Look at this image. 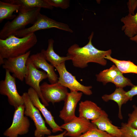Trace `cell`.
I'll use <instances>...</instances> for the list:
<instances>
[{
    "label": "cell",
    "instance_id": "4",
    "mask_svg": "<svg viewBox=\"0 0 137 137\" xmlns=\"http://www.w3.org/2000/svg\"><path fill=\"white\" fill-rule=\"evenodd\" d=\"M52 28H57L71 33L73 32L67 24L58 22L40 13L32 26L16 32L14 35L21 38L39 30Z\"/></svg>",
    "mask_w": 137,
    "mask_h": 137
},
{
    "label": "cell",
    "instance_id": "15",
    "mask_svg": "<svg viewBox=\"0 0 137 137\" xmlns=\"http://www.w3.org/2000/svg\"><path fill=\"white\" fill-rule=\"evenodd\" d=\"M29 58L36 68L41 69L47 73V78L50 84L58 82V77L55 71V67L47 62L41 52L32 54Z\"/></svg>",
    "mask_w": 137,
    "mask_h": 137
},
{
    "label": "cell",
    "instance_id": "17",
    "mask_svg": "<svg viewBox=\"0 0 137 137\" xmlns=\"http://www.w3.org/2000/svg\"><path fill=\"white\" fill-rule=\"evenodd\" d=\"M91 122L101 130L115 137H122V133L121 128L112 124L107 114L104 110L99 117Z\"/></svg>",
    "mask_w": 137,
    "mask_h": 137
},
{
    "label": "cell",
    "instance_id": "22",
    "mask_svg": "<svg viewBox=\"0 0 137 137\" xmlns=\"http://www.w3.org/2000/svg\"><path fill=\"white\" fill-rule=\"evenodd\" d=\"M20 5L0 1V23L5 19H13L16 16L14 12L19 11Z\"/></svg>",
    "mask_w": 137,
    "mask_h": 137
},
{
    "label": "cell",
    "instance_id": "33",
    "mask_svg": "<svg viewBox=\"0 0 137 137\" xmlns=\"http://www.w3.org/2000/svg\"><path fill=\"white\" fill-rule=\"evenodd\" d=\"M130 40L137 43V34L132 37L130 38Z\"/></svg>",
    "mask_w": 137,
    "mask_h": 137
},
{
    "label": "cell",
    "instance_id": "9",
    "mask_svg": "<svg viewBox=\"0 0 137 137\" xmlns=\"http://www.w3.org/2000/svg\"><path fill=\"white\" fill-rule=\"evenodd\" d=\"M31 51L20 56L5 59L3 64V68L13 74V76L21 81L25 79L28 72L26 65Z\"/></svg>",
    "mask_w": 137,
    "mask_h": 137
},
{
    "label": "cell",
    "instance_id": "12",
    "mask_svg": "<svg viewBox=\"0 0 137 137\" xmlns=\"http://www.w3.org/2000/svg\"><path fill=\"white\" fill-rule=\"evenodd\" d=\"M60 126L66 131L64 136L69 137H78L90 129L97 127L90 120L79 116Z\"/></svg>",
    "mask_w": 137,
    "mask_h": 137
},
{
    "label": "cell",
    "instance_id": "11",
    "mask_svg": "<svg viewBox=\"0 0 137 137\" xmlns=\"http://www.w3.org/2000/svg\"><path fill=\"white\" fill-rule=\"evenodd\" d=\"M40 87L43 98L48 103L64 101L68 93L67 88L58 82L49 84L44 82L40 85Z\"/></svg>",
    "mask_w": 137,
    "mask_h": 137
},
{
    "label": "cell",
    "instance_id": "18",
    "mask_svg": "<svg viewBox=\"0 0 137 137\" xmlns=\"http://www.w3.org/2000/svg\"><path fill=\"white\" fill-rule=\"evenodd\" d=\"M54 41L52 38L48 40L47 49H42L41 52L43 54L47 61L49 62L55 67L66 61L71 60L69 56H61L55 52L53 48Z\"/></svg>",
    "mask_w": 137,
    "mask_h": 137
},
{
    "label": "cell",
    "instance_id": "2",
    "mask_svg": "<svg viewBox=\"0 0 137 137\" xmlns=\"http://www.w3.org/2000/svg\"><path fill=\"white\" fill-rule=\"evenodd\" d=\"M37 41L34 33L21 38L12 35L4 39H0V64H3L5 59L26 54Z\"/></svg>",
    "mask_w": 137,
    "mask_h": 137
},
{
    "label": "cell",
    "instance_id": "10",
    "mask_svg": "<svg viewBox=\"0 0 137 137\" xmlns=\"http://www.w3.org/2000/svg\"><path fill=\"white\" fill-rule=\"evenodd\" d=\"M27 73L25 78L26 84L33 88L37 93L42 102L46 107L49 105L43 98L41 92L40 83L44 79L48 78L47 73L44 71H40L33 65L29 58L26 63Z\"/></svg>",
    "mask_w": 137,
    "mask_h": 137
},
{
    "label": "cell",
    "instance_id": "21",
    "mask_svg": "<svg viewBox=\"0 0 137 137\" xmlns=\"http://www.w3.org/2000/svg\"><path fill=\"white\" fill-rule=\"evenodd\" d=\"M121 21L124 24L122 30L127 37L130 38L137 34V12L134 15L129 13Z\"/></svg>",
    "mask_w": 137,
    "mask_h": 137
},
{
    "label": "cell",
    "instance_id": "25",
    "mask_svg": "<svg viewBox=\"0 0 137 137\" xmlns=\"http://www.w3.org/2000/svg\"><path fill=\"white\" fill-rule=\"evenodd\" d=\"M111 83L114 84L117 88H123L127 86L132 87L134 85L130 80L125 77L121 72L115 77Z\"/></svg>",
    "mask_w": 137,
    "mask_h": 137
},
{
    "label": "cell",
    "instance_id": "5",
    "mask_svg": "<svg viewBox=\"0 0 137 137\" xmlns=\"http://www.w3.org/2000/svg\"><path fill=\"white\" fill-rule=\"evenodd\" d=\"M22 96L25 106L24 115L33 120L36 127L35 136L42 137L45 135H50L51 130L46 126L40 111L33 105L27 93H23Z\"/></svg>",
    "mask_w": 137,
    "mask_h": 137
},
{
    "label": "cell",
    "instance_id": "27",
    "mask_svg": "<svg viewBox=\"0 0 137 137\" xmlns=\"http://www.w3.org/2000/svg\"><path fill=\"white\" fill-rule=\"evenodd\" d=\"M120 128L122 137H137V129L128 126L127 123H122Z\"/></svg>",
    "mask_w": 137,
    "mask_h": 137
},
{
    "label": "cell",
    "instance_id": "19",
    "mask_svg": "<svg viewBox=\"0 0 137 137\" xmlns=\"http://www.w3.org/2000/svg\"><path fill=\"white\" fill-rule=\"evenodd\" d=\"M126 92L123 88H116L115 91L111 94H105L101 97L102 100L105 102L112 100L117 103L119 109L118 116L120 119H122L123 118L121 111L122 106L129 100L126 94Z\"/></svg>",
    "mask_w": 137,
    "mask_h": 137
},
{
    "label": "cell",
    "instance_id": "32",
    "mask_svg": "<svg viewBox=\"0 0 137 137\" xmlns=\"http://www.w3.org/2000/svg\"><path fill=\"white\" fill-rule=\"evenodd\" d=\"M66 132V131L65 130L64 131L59 134L54 135H49L46 137H64L65 134Z\"/></svg>",
    "mask_w": 137,
    "mask_h": 137
},
{
    "label": "cell",
    "instance_id": "8",
    "mask_svg": "<svg viewBox=\"0 0 137 137\" xmlns=\"http://www.w3.org/2000/svg\"><path fill=\"white\" fill-rule=\"evenodd\" d=\"M10 73L6 71L5 79L0 82V93L7 96L9 104L15 109L24 105V101L22 96L19 94L17 90L15 78Z\"/></svg>",
    "mask_w": 137,
    "mask_h": 137
},
{
    "label": "cell",
    "instance_id": "20",
    "mask_svg": "<svg viewBox=\"0 0 137 137\" xmlns=\"http://www.w3.org/2000/svg\"><path fill=\"white\" fill-rule=\"evenodd\" d=\"M3 1L20 5V9H29L36 8H43L50 10L53 7L49 4L46 0H4Z\"/></svg>",
    "mask_w": 137,
    "mask_h": 137
},
{
    "label": "cell",
    "instance_id": "23",
    "mask_svg": "<svg viewBox=\"0 0 137 137\" xmlns=\"http://www.w3.org/2000/svg\"><path fill=\"white\" fill-rule=\"evenodd\" d=\"M114 64L119 71L123 73H133L137 74V65L130 60H118L112 57L111 55L105 57Z\"/></svg>",
    "mask_w": 137,
    "mask_h": 137
},
{
    "label": "cell",
    "instance_id": "16",
    "mask_svg": "<svg viewBox=\"0 0 137 137\" xmlns=\"http://www.w3.org/2000/svg\"><path fill=\"white\" fill-rule=\"evenodd\" d=\"M103 110L95 103L91 101H81L79 104V117L93 121L99 117Z\"/></svg>",
    "mask_w": 137,
    "mask_h": 137
},
{
    "label": "cell",
    "instance_id": "26",
    "mask_svg": "<svg viewBox=\"0 0 137 137\" xmlns=\"http://www.w3.org/2000/svg\"><path fill=\"white\" fill-rule=\"evenodd\" d=\"M78 137H115L95 127L90 129Z\"/></svg>",
    "mask_w": 137,
    "mask_h": 137
},
{
    "label": "cell",
    "instance_id": "13",
    "mask_svg": "<svg viewBox=\"0 0 137 137\" xmlns=\"http://www.w3.org/2000/svg\"><path fill=\"white\" fill-rule=\"evenodd\" d=\"M83 93L80 92H68L64 100L62 109L60 111L59 117L64 123H68L76 117L75 111L77 104L81 99Z\"/></svg>",
    "mask_w": 137,
    "mask_h": 137
},
{
    "label": "cell",
    "instance_id": "6",
    "mask_svg": "<svg viewBox=\"0 0 137 137\" xmlns=\"http://www.w3.org/2000/svg\"><path fill=\"white\" fill-rule=\"evenodd\" d=\"M55 68L59 75L58 82L60 85L68 88L70 92H80L87 95L92 94L91 86H85L79 82L75 76L73 75L67 70L63 62Z\"/></svg>",
    "mask_w": 137,
    "mask_h": 137
},
{
    "label": "cell",
    "instance_id": "3",
    "mask_svg": "<svg viewBox=\"0 0 137 137\" xmlns=\"http://www.w3.org/2000/svg\"><path fill=\"white\" fill-rule=\"evenodd\" d=\"M41 8L20 9L18 14L11 21L4 25L0 31V39H4L16 32L25 29L27 25L33 24L40 13Z\"/></svg>",
    "mask_w": 137,
    "mask_h": 137
},
{
    "label": "cell",
    "instance_id": "7",
    "mask_svg": "<svg viewBox=\"0 0 137 137\" xmlns=\"http://www.w3.org/2000/svg\"><path fill=\"white\" fill-rule=\"evenodd\" d=\"M25 109L24 104L15 109L12 124L4 133L5 136L18 137L28 132L30 124L28 118L24 116Z\"/></svg>",
    "mask_w": 137,
    "mask_h": 137
},
{
    "label": "cell",
    "instance_id": "28",
    "mask_svg": "<svg viewBox=\"0 0 137 137\" xmlns=\"http://www.w3.org/2000/svg\"><path fill=\"white\" fill-rule=\"evenodd\" d=\"M133 110L128 114L129 118L127 124L132 128L137 129V106L133 105Z\"/></svg>",
    "mask_w": 137,
    "mask_h": 137
},
{
    "label": "cell",
    "instance_id": "1",
    "mask_svg": "<svg viewBox=\"0 0 137 137\" xmlns=\"http://www.w3.org/2000/svg\"><path fill=\"white\" fill-rule=\"evenodd\" d=\"M94 34L93 32H92L88 37V42L83 46L80 47L77 44H74L68 49L67 56L71 58L74 67L84 68L90 62L96 63L102 66L106 65L107 61L105 57L111 55L112 50H101L95 47L92 42Z\"/></svg>",
    "mask_w": 137,
    "mask_h": 137
},
{
    "label": "cell",
    "instance_id": "29",
    "mask_svg": "<svg viewBox=\"0 0 137 137\" xmlns=\"http://www.w3.org/2000/svg\"><path fill=\"white\" fill-rule=\"evenodd\" d=\"M46 1L53 7L65 9L69 6L70 1L68 0H46Z\"/></svg>",
    "mask_w": 137,
    "mask_h": 137
},
{
    "label": "cell",
    "instance_id": "30",
    "mask_svg": "<svg viewBox=\"0 0 137 137\" xmlns=\"http://www.w3.org/2000/svg\"><path fill=\"white\" fill-rule=\"evenodd\" d=\"M127 5L129 13L132 15H134L135 10L137 7V0H129Z\"/></svg>",
    "mask_w": 137,
    "mask_h": 137
},
{
    "label": "cell",
    "instance_id": "31",
    "mask_svg": "<svg viewBox=\"0 0 137 137\" xmlns=\"http://www.w3.org/2000/svg\"><path fill=\"white\" fill-rule=\"evenodd\" d=\"M126 94L129 100H131L134 96L137 95V85L132 87L130 90L126 92Z\"/></svg>",
    "mask_w": 137,
    "mask_h": 137
},
{
    "label": "cell",
    "instance_id": "24",
    "mask_svg": "<svg viewBox=\"0 0 137 137\" xmlns=\"http://www.w3.org/2000/svg\"><path fill=\"white\" fill-rule=\"evenodd\" d=\"M121 72L116 66L112 65L108 69L101 71L96 75L97 81L102 82L104 85L112 82L115 77Z\"/></svg>",
    "mask_w": 137,
    "mask_h": 137
},
{
    "label": "cell",
    "instance_id": "14",
    "mask_svg": "<svg viewBox=\"0 0 137 137\" xmlns=\"http://www.w3.org/2000/svg\"><path fill=\"white\" fill-rule=\"evenodd\" d=\"M27 93L33 105L41 112L45 119V122L52 129V132L56 133L63 131V129L55 122L54 118L50 112L41 102L36 92L32 88L28 90Z\"/></svg>",
    "mask_w": 137,
    "mask_h": 137
}]
</instances>
